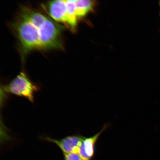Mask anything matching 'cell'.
Wrapping results in <instances>:
<instances>
[{
    "label": "cell",
    "instance_id": "obj_3",
    "mask_svg": "<svg viewBox=\"0 0 160 160\" xmlns=\"http://www.w3.org/2000/svg\"><path fill=\"white\" fill-rule=\"evenodd\" d=\"M43 7L54 21L67 25V10L66 0L49 1Z\"/></svg>",
    "mask_w": 160,
    "mask_h": 160
},
{
    "label": "cell",
    "instance_id": "obj_8",
    "mask_svg": "<svg viewBox=\"0 0 160 160\" xmlns=\"http://www.w3.org/2000/svg\"><path fill=\"white\" fill-rule=\"evenodd\" d=\"M65 160H83L80 157L78 153H64Z\"/></svg>",
    "mask_w": 160,
    "mask_h": 160
},
{
    "label": "cell",
    "instance_id": "obj_9",
    "mask_svg": "<svg viewBox=\"0 0 160 160\" xmlns=\"http://www.w3.org/2000/svg\"><path fill=\"white\" fill-rule=\"evenodd\" d=\"M159 8H160L159 16H160V1L159 2Z\"/></svg>",
    "mask_w": 160,
    "mask_h": 160
},
{
    "label": "cell",
    "instance_id": "obj_6",
    "mask_svg": "<svg viewBox=\"0 0 160 160\" xmlns=\"http://www.w3.org/2000/svg\"><path fill=\"white\" fill-rule=\"evenodd\" d=\"M67 10V24L72 31L77 28L78 19L76 14V0H66Z\"/></svg>",
    "mask_w": 160,
    "mask_h": 160
},
{
    "label": "cell",
    "instance_id": "obj_5",
    "mask_svg": "<svg viewBox=\"0 0 160 160\" xmlns=\"http://www.w3.org/2000/svg\"><path fill=\"white\" fill-rule=\"evenodd\" d=\"M108 128V125L104 126L103 128L97 134L89 138H86L82 142L79 147L78 154L83 160H91L94 155L95 146L100 136Z\"/></svg>",
    "mask_w": 160,
    "mask_h": 160
},
{
    "label": "cell",
    "instance_id": "obj_7",
    "mask_svg": "<svg viewBox=\"0 0 160 160\" xmlns=\"http://www.w3.org/2000/svg\"><path fill=\"white\" fill-rule=\"evenodd\" d=\"M76 14L78 19L84 17L93 10L94 1L89 0H76Z\"/></svg>",
    "mask_w": 160,
    "mask_h": 160
},
{
    "label": "cell",
    "instance_id": "obj_2",
    "mask_svg": "<svg viewBox=\"0 0 160 160\" xmlns=\"http://www.w3.org/2000/svg\"><path fill=\"white\" fill-rule=\"evenodd\" d=\"M38 89L23 72L20 73L10 82L4 87L7 92L24 97L33 102L34 94Z\"/></svg>",
    "mask_w": 160,
    "mask_h": 160
},
{
    "label": "cell",
    "instance_id": "obj_4",
    "mask_svg": "<svg viewBox=\"0 0 160 160\" xmlns=\"http://www.w3.org/2000/svg\"><path fill=\"white\" fill-rule=\"evenodd\" d=\"M86 138L81 135L69 136L61 140H56L47 138V141L56 144L63 152L64 153H78L79 150L82 142Z\"/></svg>",
    "mask_w": 160,
    "mask_h": 160
},
{
    "label": "cell",
    "instance_id": "obj_1",
    "mask_svg": "<svg viewBox=\"0 0 160 160\" xmlns=\"http://www.w3.org/2000/svg\"><path fill=\"white\" fill-rule=\"evenodd\" d=\"M13 27L24 54L62 48L63 26L31 8H22Z\"/></svg>",
    "mask_w": 160,
    "mask_h": 160
}]
</instances>
